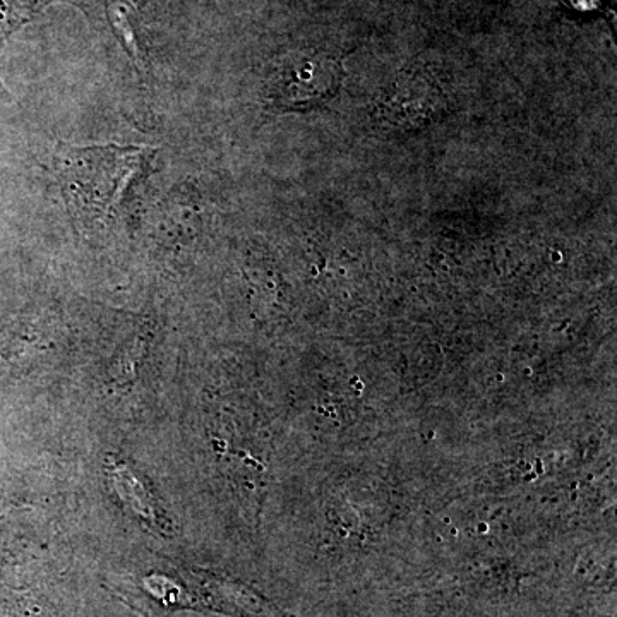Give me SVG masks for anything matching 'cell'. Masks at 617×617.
<instances>
[{
	"mask_svg": "<svg viewBox=\"0 0 617 617\" xmlns=\"http://www.w3.org/2000/svg\"><path fill=\"white\" fill-rule=\"evenodd\" d=\"M146 155L141 148H74L60 144L55 174L74 220L84 228L114 223L124 206L127 189L136 180Z\"/></svg>",
	"mask_w": 617,
	"mask_h": 617,
	"instance_id": "obj_1",
	"label": "cell"
},
{
	"mask_svg": "<svg viewBox=\"0 0 617 617\" xmlns=\"http://www.w3.org/2000/svg\"><path fill=\"white\" fill-rule=\"evenodd\" d=\"M342 74V66L326 55H297L276 71L268 96L278 108L316 107L335 95Z\"/></svg>",
	"mask_w": 617,
	"mask_h": 617,
	"instance_id": "obj_2",
	"label": "cell"
},
{
	"mask_svg": "<svg viewBox=\"0 0 617 617\" xmlns=\"http://www.w3.org/2000/svg\"><path fill=\"white\" fill-rule=\"evenodd\" d=\"M384 95L381 112L400 127L419 126L434 117L443 103V93L420 76L398 79Z\"/></svg>",
	"mask_w": 617,
	"mask_h": 617,
	"instance_id": "obj_3",
	"label": "cell"
}]
</instances>
